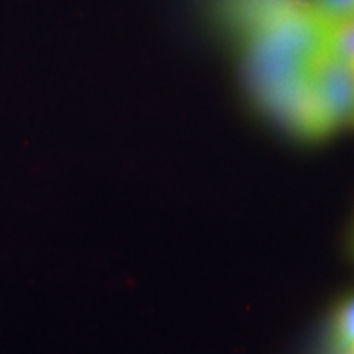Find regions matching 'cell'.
<instances>
[{
  "instance_id": "6da1fadb",
  "label": "cell",
  "mask_w": 354,
  "mask_h": 354,
  "mask_svg": "<svg viewBox=\"0 0 354 354\" xmlns=\"http://www.w3.org/2000/svg\"><path fill=\"white\" fill-rule=\"evenodd\" d=\"M250 81L266 107L310 77L328 28L308 0H254L240 17Z\"/></svg>"
},
{
  "instance_id": "7a4b0ae2",
  "label": "cell",
  "mask_w": 354,
  "mask_h": 354,
  "mask_svg": "<svg viewBox=\"0 0 354 354\" xmlns=\"http://www.w3.org/2000/svg\"><path fill=\"white\" fill-rule=\"evenodd\" d=\"M310 84L330 127L354 125V69L328 51L310 73Z\"/></svg>"
},
{
  "instance_id": "3957f363",
  "label": "cell",
  "mask_w": 354,
  "mask_h": 354,
  "mask_svg": "<svg viewBox=\"0 0 354 354\" xmlns=\"http://www.w3.org/2000/svg\"><path fill=\"white\" fill-rule=\"evenodd\" d=\"M333 344L339 354L354 351V292L343 299L333 318Z\"/></svg>"
},
{
  "instance_id": "277c9868",
  "label": "cell",
  "mask_w": 354,
  "mask_h": 354,
  "mask_svg": "<svg viewBox=\"0 0 354 354\" xmlns=\"http://www.w3.org/2000/svg\"><path fill=\"white\" fill-rule=\"evenodd\" d=\"M326 50L354 69V19L328 30Z\"/></svg>"
},
{
  "instance_id": "5b68a950",
  "label": "cell",
  "mask_w": 354,
  "mask_h": 354,
  "mask_svg": "<svg viewBox=\"0 0 354 354\" xmlns=\"http://www.w3.org/2000/svg\"><path fill=\"white\" fill-rule=\"evenodd\" d=\"M310 7L326 28L354 19V0H308Z\"/></svg>"
},
{
  "instance_id": "8992f818",
  "label": "cell",
  "mask_w": 354,
  "mask_h": 354,
  "mask_svg": "<svg viewBox=\"0 0 354 354\" xmlns=\"http://www.w3.org/2000/svg\"><path fill=\"white\" fill-rule=\"evenodd\" d=\"M353 253H354V236H353Z\"/></svg>"
},
{
  "instance_id": "52a82bcc",
  "label": "cell",
  "mask_w": 354,
  "mask_h": 354,
  "mask_svg": "<svg viewBox=\"0 0 354 354\" xmlns=\"http://www.w3.org/2000/svg\"><path fill=\"white\" fill-rule=\"evenodd\" d=\"M351 354H354V351H353V353H351Z\"/></svg>"
}]
</instances>
